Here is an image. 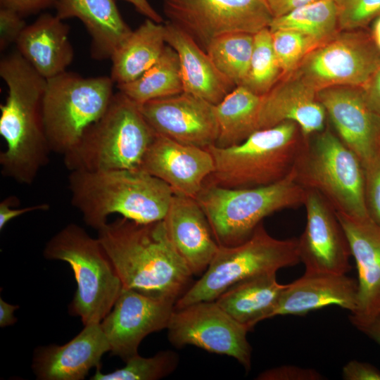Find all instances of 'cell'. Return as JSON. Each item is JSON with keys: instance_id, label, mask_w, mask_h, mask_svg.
Here are the masks:
<instances>
[{"instance_id": "6da1fadb", "label": "cell", "mask_w": 380, "mask_h": 380, "mask_svg": "<svg viewBox=\"0 0 380 380\" xmlns=\"http://www.w3.org/2000/svg\"><path fill=\"white\" fill-rule=\"evenodd\" d=\"M97 238L122 288L177 301L190 287L194 274L163 220L141 224L119 218L97 229Z\"/></svg>"}, {"instance_id": "7a4b0ae2", "label": "cell", "mask_w": 380, "mask_h": 380, "mask_svg": "<svg viewBox=\"0 0 380 380\" xmlns=\"http://www.w3.org/2000/svg\"><path fill=\"white\" fill-rule=\"evenodd\" d=\"M0 76L8 88L0 105V134L6 148L0 153L1 173L23 184H31L49 162L42 102L46 80L18 51L1 58Z\"/></svg>"}, {"instance_id": "3957f363", "label": "cell", "mask_w": 380, "mask_h": 380, "mask_svg": "<svg viewBox=\"0 0 380 380\" xmlns=\"http://www.w3.org/2000/svg\"><path fill=\"white\" fill-rule=\"evenodd\" d=\"M68 181L72 205L96 230L113 214L141 224L163 220L174 195L168 184L141 169L70 171Z\"/></svg>"}, {"instance_id": "277c9868", "label": "cell", "mask_w": 380, "mask_h": 380, "mask_svg": "<svg viewBox=\"0 0 380 380\" xmlns=\"http://www.w3.org/2000/svg\"><path fill=\"white\" fill-rule=\"evenodd\" d=\"M155 135L139 105L118 91L63 162L69 171L141 169Z\"/></svg>"}, {"instance_id": "5b68a950", "label": "cell", "mask_w": 380, "mask_h": 380, "mask_svg": "<svg viewBox=\"0 0 380 380\" xmlns=\"http://www.w3.org/2000/svg\"><path fill=\"white\" fill-rule=\"evenodd\" d=\"M304 136L291 121L258 129L243 142L207 149L215 164L205 183L228 189L270 185L288 176L293 167Z\"/></svg>"}, {"instance_id": "8992f818", "label": "cell", "mask_w": 380, "mask_h": 380, "mask_svg": "<svg viewBox=\"0 0 380 380\" xmlns=\"http://www.w3.org/2000/svg\"><path fill=\"white\" fill-rule=\"evenodd\" d=\"M291 172L299 185L319 192L336 212L369 217L364 167L329 126L304 137Z\"/></svg>"}, {"instance_id": "52a82bcc", "label": "cell", "mask_w": 380, "mask_h": 380, "mask_svg": "<svg viewBox=\"0 0 380 380\" xmlns=\"http://www.w3.org/2000/svg\"><path fill=\"white\" fill-rule=\"evenodd\" d=\"M195 199L219 246H233L247 240L265 217L303 205L305 189L291 172L277 182L257 187L228 189L204 183Z\"/></svg>"}, {"instance_id": "ba28073f", "label": "cell", "mask_w": 380, "mask_h": 380, "mask_svg": "<svg viewBox=\"0 0 380 380\" xmlns=\"http://www.w3.org/2000/svg\"><path fill=\"white\" fill-rule=\"evenodd\" d=\"M44 255L63 260L72 268L77 288L69 310L84 325L100 323L112 310L122 282L98 238L70 223L46 243Z\"/></svg>"}, {"instance_id": "9c48e42d", "label": "cell", "mask_w": 380, "mask_h": 380, "mask_svg": "<svg viewBox=\"0 0 380 380\" xmlns=\"http://www.w3.org/2000/svg\"><path fill=\"white\" fill-rule=\"evenodd\" d=\"M300 262L298 239H276L260 223L245 241L233 246H220L207 270L176 301L175 309L215 300L238 282Z\"/></svg>"}, {"instance_id": "30bf717a", "label": "cell", "mask_w": 380, "mask_h": 380, "mask_svg": "<svg viewBox=\"0 0 380 380\" xmlns=\"http://www.w3.org/2000/svg\"><path fill=\"white\" fill-rule=\"evenodd\" d=\"M114 84L110 77H84L67 71L46 80L42 113L51 152L63 156L77 144L107 110Z\"/></svg>"}, {"instance_id": "8fae6325", "label": "cell", "mask_w": 380, "mask_h": 380, "mask_svg": "<svg viewBox=\"0 0 380 380\" xmlns=\"http://www.w3.org/2000/svg\"><path fill=\"white\" fill-rule=\"evenodd\" d=\"M380 67V50L366 28L339 31L309 51L292 72L317 92L362 88Z\"/></svg>"}, {"instance_id": "7c38bea8", "label": "cell", "mask_w": 380, "mask_h": 380, "mask_svg": "<svg viewBox=\"0 0 380 380\" xmlns=\"http://www.w3.org/2000/svg\"><path fill=\"white\" fill-rule=\"evenodd\" d=\"M168 22L205 50L213 39L229 33L255 34L273 18L264 0H163Z\"/></svg>"}, {"instance_id": "4fadbf2b", "label": "cell", "mask_w": 380, "mask_h": 380, "mask_svg": "<svg viewBox=\"0 0 380 380\" xmlns=\"http://www.w3.org/2000/svg\"><path fill=\"white\" fill-rule=\"evenodd\" d=\"M167 329L169 341L177 348L194 346L210 353L230 356L246 371L251 369L252 348L247 339L248 329L215 300L175 309Z\"/></svg>"}, {"instance_id": "5bb4252c", "label": "cell", "mask_w": 380, "mask_h": 380, "mask_svg": "<svg viewBox=\"0 0 380 380\" xmlns=\"http://www.w3.org/2000/svg\"><path fill=\"white\" fill-rule=\"evenodd\" d=\"M176 301L122 288L112 310L101 322L110 351L125 362L139 354L148 334L167 329Z\"/></svg>"}, {"instance_id": "9a60e30c", "label": "cell", "mask_w": 380, "mask_h": 380, "mask_svg": "<svg viewBox=\"0 0 380 380\" xmlns=\"http://www.w3.org/2000/svg\"><path fill=\"white\" fill-rule=\"evenodd\" d=\"M303 205L306 224L298 248L305 271L347 274L352 255L336 210L322 194L310 189H305Z\"/></svg>"}, {"instance_id": "2e32d148", "label": "cell", "mask_w": 380, "mask_h": 380, "mask_svg": "<svg viewBox=\"0 0 380 380\" xmlns=\"http://www.w3.org/2000/svg\"><path fill=\"white\" fill-rule=\"evenodd\" d=\"M139 106L156 134L206 149L215 144L218 127L215 105L197 96L183 91Z\"/></svg>"}, {"instance_id": "e0dca14e", "label": "cell", "mask_w": 380, "mask_h": 380, "mask_svg": "<svg viewBox=\"0 0 380 380\" xmlns=\"http://www.w3.org/2000/svg\"><path fill=\"white\" fill-rule=\"evenodd\" d=\"M317 97L335 133L366 169L380 156V116L368 106L362 88L329 87Z\"/></svg>"}, {"instance_id": "ac0fdd59", "label": "cell", "mask_w": 380, "mask_h": 380, "mask_svg": "<svg viewBox=\"0 0 380 380\" xmlns=\"http://www.w3.org/2000/svg\"><path fill=\"white\" fill-rule=\"evenodd\" d=\"M141 169L168 184L174 194L196 198L215 164L208 149L156 134Z\"/></svg>"}, {"instance_id": "d6986e66", "label": "cell", "mask_w": 380, "mask_h": 380, "mask_svg": "<svg viewBox=\"0 0 380 380\" xmlns=\"http://www.w3.org/2000/svg\"><path fill=\"white\" fill-rule=\"evenodd\" d=\"M336 213L357 270V307L349 317L354 325L380 315V226L370 217Z\"/></svg>"}, {"instance_id": "ffe728a7", "label": "cell", "mask_w": 380, "mask_h": 380, "mask_svg": "<svg viewBox=\"0 0 380 380\" xmlns=\"http://www.w3.org/2000/svg\"><path fill=\"white\" fill-rule=\"evenodd\" d=\"M110 346L101 322L84 325L63 346L49 345L35 350L32 369L37 379L81 380L93 367L100 366Z\"/></svg>"}, {"instance_id": "44dd1931", "label": "cell", "mask_w": 380, "mask_h": 380, "mask_svg": "<svg viewBox=\"0 0 380 380\" xmlns=\"http://www.w3.org/2000/svg\"><path fill=\"white\" fill-rule=\"evenodd\" d=\"M317 93L293 73L282 76L261 96L258 130L291 121L304 137L322 131L327 113Z\"/></svg>"}, {"instance_id": "7402d4cb", "label": "cell", "mask_w": 380, "mask_h": 380, "mask_svg": "<svg viewBox=\"0 0 380 380\" xmlns=\"http://www.w3.org/2000/svg\"><path fill=\"white\" fill-rule=\"evenodd\" d=\"M163 220L172 245L193 274H203L220 246L197 201L174 194Z\"/></svg>"}, {"instance_id": "603a6c76", "label": "cell", "mask_w": 380, "mask_h": 380, "mask_svg": "<svg viewBox=\"0 0 380 380\" xmlns=\"http://www.w3.org/2000/svg\"><path fill=\"white\" fill-rule=\"evenodd\" d=\"M357 281L346 274L308 272L286 284L273 317L304 315L329 305L354 312L357 307Z\"/></svg>"}, {"instance_id": "cb8c5ba5", "label": "cell", "mask_w": 380, "mask_h": 380, "mask_svg": "<svg viewBox=\"0 0 380 380\" xmlns=\"http://www.w3.org/2000/svg\"><path fill=\"white\" fill-rule=\"evenodd\" d=\"M69 31L56 15L42 14L25 27L15 43L17 51L39 75L50 79L66 71L73 60Z\"/></svg>"}, {"instance_id": "d4e9b609", "label": "cell", "mask_w": 380, "mask_h": 380, "mask_svg": "<svg viewBox=\"0 0 380 380\" xmlns=\"http://www.w3.org/2000/svg\"><path fill=\"white\" fill-rule=\"evenodd\" d=\"M165 42L177 53L183 91L214 105L236 86L215 67L205 51L184 30L167 21Z\"/></svg>"}, {"instance_id": "484cf974", "label": "cell", "mask_w": 380, "mask_h": 380, "mask_svg": "<svg viewBox=\"0 0 380 380\" xmlns=\"http://www.w3.org/2000/svg\"><path fill=\"white\" fill-rule=\"evenodd\" d=\"M54 7L60 19L76 18L84 24L94 60L110 59L132 31L115 0H57Z\"/></svg>"}, {"instance_id": "4316f807", "label": "cell", "mask_w": 380, "mask_h": 380, "mask_svg": "<svg viewBox=\"0 0 380 380\" xmlns=\"http://www.w3.org/2000/svg\"><path fill=\"white\" fill-rule=\"evenodd\" d=\"M286 286L277 281V272L262 274L235 284L215 301L251 331L259 322L273 317Z\"/></svg>"}, {"instance_id": "83f0119b", "label": "cell", "mask_w": 380, "mask_h": 380, "mask_svg": "<svg viewBox=\"0 0 380 380\" xmlns=\"http://www.w3.org/2000/svg\"><path fill=\"white\" fill-rule=\"evenodd\" d=\"M165 24L146 18L114 53L110 77L116 85L132 82L154 65L165 47Z\"/></svg>"}, {"instance_id": "f1b7e54d", "label": "cell", "mask_w": 380, "mask_h": 380, "mask_svg": "<svg viewBox=\"0 0 380 380\" xmlns=\"http://www.w3.org/2000/svg\"><path fill=\"white\" fill-rule=\"evenodd\" d=\"M260 103L261 96L238 86L215 105L218 127L215 146L237 145L257 131Z\"/></svg>"}, {"instance_id": "f546056e", "label": "cell", "mask_w": 380, "mask_h": 380, "mask_svg": "<svg viewBox=\"0 0 380 380\" xmlns=\"http://www.w3.org/2000/svg\"><path fill=\"white\" fill-rule=\"evenodd\" d=\"M116 87L120 92L138 105L183 92L177 52L166 45L157 62L139 78Z\"/></svg>"}, {"instance_id": "4dcf8cb0", "label": "cell", "mask_w": 380, "mask_h": 380, "mask_svg": "<svg viewBox=\"0 0 380 380\" xmlns=\"http://www.w3.org/2000/svg\"><path fill=\"white\" fill-rule=\"evenodd\" d=\"M268 28L271 32L279 30L298 32L316 47L340 31L337 8L334 0H318L272 18Z\"/></svg>"}, {"instance_id": "1f68e13d", "label": "cell", "mask_w": 380, "mask_h": 380, "mask_svg": "<svg viewBox=\"0 0 380 380\" xmlns=\"http://www.w3.org/2000/svg\"><path fill=\"white\" fill-rule=\"evenodd\" d=\"M253 48V34L234 32L217 37L205 49L217 70L236 87L245 82Z\"/></svg>"}, {"instance_id": "d6a6232c", "label": "cell", "mask_w": 380, "mask_h": 380, "mask_svg": "<svg viewBox=\"0 0 380 380\" xmlns=\"http://www.w3.org/2000/svg\"><path fill=\"white\" fill-rule=\"evenodd\" d=\"M268 27L253 34V48L247 78L242 86L262 96L281 77Z\"/></svg>"}, {"instance_id": "836d02e7", "label": "cell", "mask_w": 380, "mask_h": 380, "mask_svg": "<svg viewBox=\"0 0 380 380\" xmlns=\"http://www.w3.org/2000/svg\"><path fill=\"white\" fill-rule=\"evenodd\" d=\"M122 368L103 374L96 367L93 380H156L172 373L179 363L178 355L172 350L160 351L151 357L139 354L129 358Z\"/></svg>"}, {"instance_id": "e575fe53", "label": "cell", "mask_w": 380, "mask_h": 380, "mask_svg": "<svg viewBox=\"0 0 380 380\" xmlns=\"http://www.w3.org/2000/svg\"><path fill=\"white\" fill-rule=\"evenodd\" d=\"M271 32L273 49L282 76L295 70L305 56L315 48L307 37L298 32L279 30Z\"/></svg>"}, {"instance_id": "d590c367", "label": "cell", "mask_w": 380, "mask_h": 380, "mask_svg": "<svg viewBox=\"0 0 380 380\" xmlns=\"http://www.w3.org/2000/svg\"><path fill=\"white\" fill-rule=\"evenodd\" d=\"M340 31L366 28L380 15V0H334Z\"/></svg>"}, {"instance_id": "8d00e7d4", "label": "cell", "mask_w": 380, "mask_h": 380, "mask_svg": "<svg viewBox=\"0 0 380 380\" xmlns=\"http://www.w3.org/2000/svg\"><path fill=\"white\" fill-rule=\"evenodd\" d=\"M365 201L371 219L380 226V156L365 169Z\"/></svg>"}, {"instance_id": "74e56055", "label": "cell", "mask_w": 380, "mask_h": 380, "mask_svg": "<svg viewBox=\"0 0 380 380\" xmlns=\"http://www.w3.org/2000/svg\"><path fill=\"white\" fill-rule=\"evenodd\" d=\"M23 17L14 10L0 7V50H5L18 37L27 26Z\"/></svg>"}, {"instance_id": "f35d334b", "label": "cell", "mask_w": 380, "mask_h": 380, "mask_svg": "<svg viewBox=\"0 0 380 380\" xmlns=\"http://www.w3.org/2000/svg\"><path fill=\"white\" fill-rule=\"evenodd\" d=\"M324 376L317 370L295 365H282L261 372L258 380H321Z\"/></svg>"}, {"instance_id": "ab89813d", "label": "cell", "mask_w": 380, "mask_h": 380, "mask_svg": "<svg viewBox=\"0 0 380 380\" xmlns=\"http://www.w3.org/2000/svg\"><path fill=\"white\" fill-rule=\"evenodd\" d=\"M19 203V200L16 196H8L4 198L0 203V229L2 230L5 226L13 219L22 215L23 214L42 210H48L50 205L48 203H40L30 206H27L23 208H12L13 205H17Z\"/></svg>"}, {"instance_id": "60d3db41", "label": "cell", "mask_w": 380, "mask_h": 380, "mask_svg": "<svg viewBox=\"0 0 380 380\" xmlns=\"http://www.w3.org/2000/svg\"><path fill=\"white\" fill-rule=\"evenodd\" d=\"M345 380H380V370L367 362L349 361L342 369Z\"/></svg>"}, {"instance_id": "b9f144b4", "label": "cell", "mask_w": 380, "mask_h": 380, "mask_svg": "<svg viewBox=\"0 0 380 380\" xmlns=\"http://www.w3.org/2000/svg\"><path fill=\"white\" fill-rule=\"evenodd\" d=\"M57 0H0V7H5L18 12L23 17L37 13L51 6Z\"/></svg>"}, {"instance_id": "7bdbcfd3", "label": "cell", "mask_w": 380, "mask_h": 380, "mask_svg": "<svg viewBox=\"0 0 380 380\" xmlns=\"http://www.w3.org/2000/svg\"><path fill=\"white\" fill-rule=\"evenodd\" d=\"M362 90L368 106L380 116V67L362 87Z\"/></svg>"}, {"instance_id": "ee69618b", "label": "cell", "mask_w": 380, "mask_h": 380, "mask_svg": "<svg viewBox=\"0 0 380 380\" xmlns=\"http://www.w3.org/2000/svg\"><path fill=\"white\" fill-rule=\"evenodd\" d=\"M274 18L282 16L296 8L318 0H264Z\"/></svg>"}, {"instance_id": "f6af8a7d", "label": "cell", "mask_w": 380, "mask_h": 380, "mask_svg": "<svg viewBox=\"0 0 380 380\" xmlns=\"http://www.w3.org/2000/svg\"><path fill=\"white\" fill-rule=\"evenodd\" d=\"M131 4L134 8L146 18L163 23L162 16L153 8L148 0H124Z\"/></svg>"}, {"instance_id": "bcb514c9", "label": "cell", "mask_w": 380, "mask_h": 380, "mask_svg": "<svg viewBox=\"0 0 380 380\" xmlns=\"http://www.w3.org/2000/svg\"><path fill=\"white\" fill-rule=\"evenodd\" d=\"M354 326L380 346V315Z\"/></svg>"}, {"instance_id": "7dc6e473", "label": "cell", "mask_w": 380, "mask_h": 380, "mask_svg": "<svg viewBox=\"0 0 380 380\" xmlns=\"http://www.w3.org/2000/svg\"><path fill=\"white\" fill-rule=\"evenodd\" d=\"M19 308L18 305H11L2 298L0 299V327H6L13 324L17 319L13 312Z\"/></svg>"}, {"instance_id": "c3c4849f", "label": "cell", "mask_w": 380, "mask_h": 380, "mask_svg": "<svg viewBox=\"0 0 380 380\" xmlns=\"http://www.w3.org/2000/svg\"><path fill=\"white\" fill-rule=\"evenodd\" d=\"M370 32L375 44L380 50V15L374 20Z\"/></svg>"}]
</instances>
